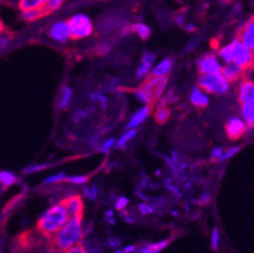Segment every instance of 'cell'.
<instances>
[{"label": "cell", "mask_w": 254, "mask_h": 253, "mask_svg": "<svg viewBox=\"0 0 254 253\" xmlns=\"http://www.w3.org/2000/svg\"><path fill=\"white\" fill-rule=\"evenodd\" d=\"M185 29H186L187 32H195L196 27L193 23H186V24H185Z\"/></svg>", "instance_id": "c3c4849f"}, {"label": "cell", "mask_w": 254, "mask_h": 253, "mask_svg": "<svg viewBox=\"0 0 254 253\" xmlns=\"http://www.w3.org/2000/svg\"><path fill=\"white\" fill-rule=\"evenodd\" d=\"M168 78L167 76H148L140 85V89L148 95L151 104L156 103V101L161 100L163 92H165L166 87H167Z\"/></svg>", "instance_id": "5b68a950"}, {"label": "cell", "mask_w": 254, "mask_h": 253, "mask_svg": "<svg viewBox=\"0 0 254 253\" xmlns=\"http://www.w3.org/2000/svg\"><path fill=\"white\" fill-rule=\"evenodd\" d=\"M240 114L248 127L254 128V103L242 104L240 106Z\"/></svg>", "instance_id": "ffe728a7"}, {"label": "cell", "mask_w": 254, "mask_h": 253, "mask_svg": "<svg viewBox=\"0 0 254 253\" xmlns=\"http://www.w3.org/2000/svg\"><path fill=\"white\" fill-rule=\"evenodd\" d=\"M238 39L254 53V17H252L246 24L240 27L238 32Z\"/></svg>", "instance_id": "8fae6325"}, {"label": "cell", "mask_w": 254, "mask_h": 253, "mask_svg": "<svg viewBox=\"0 0 254 253\" xmlns=\"http://www.w3.org/2000/svg\"><path fill=\"white\" fill-rule=\"evenodd\" d=\"M1 33H4V24H3V22L0 20V34Z\"/></svg>", "instance_id": "681fc988"}, {"label": "cell", "mask_w": 254, "mask_h": 253, "mask_svg": "<svg viewBox=\"0 0 254 253\" xmlns=\"http://www.w3.org/2000/svg\"><path fill=\"white\" fill-rule=\"evenodd\" d=\"M70 27V36L73 39H84L87 38L94 32V24L90 19L89 15L84 13H78L72 15L67 20Z\"/></svg>", "instance_id": "3957f363"}, {"label": "cell", "mask_w": 254, "mask_h": 253, "mask_svg": "<svg viewBox=\"0 0 254 253\" xmlns=\"http://www.w3.org/2000/svg\"><path fill=\"white\" fill-rule=\"evenodd\" d=\"M171 111L168 109L167 105H162V104H159L157 106L156 111H154V120H156L158 124H165L168 119H170Z\"/></svg>", "instance_id": "603a6c76"}, {"label": "cell", "mask_w": 254, "mask_h": 253, "mask_svg": "<svg viewBox=\"0 0 254 253\" xmlns=\"http://www.w3.org/2000/svg\"><path fill=\"white\" fill-rule=\"evenodd\" d=\"M135 251H137L135 246H128V247L123 248V250L115 251V253H134Z\"/></svg>", "instance_id": "bcb514c9"}, {"label": "cell", "mask_w": 254, "mask_h": 253, "mask_svg": "<svg viewBox=\"0 0 254 253\" xmlns=\"http://www.w3.org/2000/svg\"><path fill=\"white\" fill-rule=\"evenodd\" d=\"M9 43H10V36L6 34L5 32L0 34V50H5Z\"/></svg>", "instance_id": "60d3db41"}, {"label": "cell", "mask_w": 254, "mask_h": 253, "mask_svg": "<svg viewBox=\"0 0 254 253\" xmlns=\"http://www.w3.org/2000/svg\"><path fill=\"white\" fill-rule=\"evenodd\" d=\"M131 92H133V95H134L135 97H137V100L140 101L142 104H144V105H152L151 104V100H149L148 95L145 94L144 91H143L140 87H137V89H133L131 90Z\"/></svg>", "instance_id": "f546056e"}, {"label": "cell", "mask_w": 254, "mask_h": 253, "mask_svg": "<svg viewBox=\"0 0 254 253\" xmlns=\"http://www.w3.org/2000/svg\"><path fill=\"white\" fill-rule=\"evenodd\" d=\"M240 148H242V147H239V146H235V147H232V148H229V150H228V151H225V152L223 153V156H221V159L219 160V162L228 161V160H229V159H232L233 156H235V155H237V153L239 152Z\"/></svg>", "instance_id": "8d00e7d4"}, {"label": "cell", "mask_w": 254, "mask_h": 253, "mask_svg": "<svg viewBox=\"0 0 254 253\" xmlns=\"http://www.w3.org/2000/svg\"><path fill=\"white\" fill-rule=\"evenodd\" d=\"M61 204L64 206L70 218L82 217V214H84V201H82V198L80 195L75 194L67 196L61 201Z\"/></svg>", "instance_id": "30bf717a"}, {"label": "cell", "mask_w": 254, "mask_h": 253, "mask_svg": "<svg viewBox=\"0 0 254 253\" xmlns=\"http://www.w3.org/2000/svg\"><path fill=\"white\" fill-rule=\"evenodd\" d=\"M247 129H248V125L244 122L243 118L232 117L225 123V133L228 138L232 141L242 138L247 133Z\"/></svg>", "instance_id": "ba28073f"}, {"label": "cell", "mask_w": 254, "mask_h": 253, "mask_svg": "<svg viewBox=\"0 0 254 253\" xmlns=\"http://www.w3.org/2000/svg\"><path fill=\"white\" fill-rule=\"evenodd\" d=\"M230 47H232L233 64L238 65L243 71L253 67L254 53L249 48H247L239 39L237 38L234 41H232Z\"/></svg>", "instance_id": "8992f818"}, {"label": "cell", "mask_w": 254, "mask_h": 253, "mask_svg": "<svg viewBox=\"0 0 254 253\" xmlns=\"http://www.w3.org/2000/svg\"><path fill=\"white\" fill-rule=\"evenodd\" d=\"M67 182L73 185H82V184H86L87 181H89V176L86 175H78V176H67L66 178Z\"/></svg>", "instance_id": "d6a6232c"}, {"label": "cell", "mask_w": 254, "mask_h": 253, "mask_svg": "<svg viewBox=\"0 0 254 253\" xmlns=\"http://www.w3.org/2000/svg\"><path fill=\"white\" fill-rule=\"evenodd\" d=\"M197 69L198 73L202 75H216V74H221V66L220 61L218 60L214 53H206L202 57H200L197 61Z\"/></svg>", "instance_id": "52a82bcc"}, {"label": "cell", "mask_w": 254, "mask_h": 253, "mask_svg": "<svg viewBox=\"0 0 254 253\" xmlns=\"http://www.w3.org/2000/svg\"><path fill=\"white\" fill-rule=\"evenodd\" d=\"M11 253H14V252H11Z\"/></svg>", "instance_id": "816d5d0a"}, {"label": "cell", "mask_w": 254, "mask_h": 253, "mask_svg": "<svg viewBox=\"0 0 254 253\" xmlns=\"http://www.w3.org/2000/svg\"><path fill=\"white\" fill-rule=\"evenodd\" d=\"M115 145H117V141H115V138L106 139V141L103 143V145L99 146L98 151L100 153H108V152H110V150H112V148L114 147Z\"/></svg>", "instance_id": "e575fe53"}, {"label": "cell", "mask_w": 254, "mask_h": 253, "mask_svg": "<svg viewBox=\"0 0 254 253\" xmlns=\"http://www.w3.org/2000/svg\"><path fill=\"white\" fill-rule=\"evenodd\" d=\"M190 101L196 108H205V106L209 105V96L204 90H201L198 86H195L191 90Z\"/></svg>", "instance_id": "2e32d148"}, {"label": "cell", "mask_w": 254, "mask_h": 253, "mask_svg": "<svg viewBox=\"0 0 254 253\" xmlns=\"http://www.w3.org/2000/svg\"><path fill=\"white\" fill-rule=\"evenodd\" d=\"M171 240H163L156 243H145L140 248H138L134 253H161L168 245Z\"/></svg>", "instance_id": "e0dca14e"}, {"label": "cell", "mask_w": 254, "mask_h": 253, "mask_svg": "<svg viewBox=\"0 0 254 253\" xmlns=\"http://www.w3.org/2000/svg\"><path fill=\"white\" fill-rule=\"evenodd\" d=\"M173 19H175V22H176V24H179L180 27H181V25L186 24V18H185L184 14H181V13L176 14V15L173 17Z\"/></svg>", "instance_id": "f6af8a7d"}, {"label": "cell", "mask_w": 254, "mask_h": 253, "mask_svg": "<svg viewBox=\"0 0 254 253\" xmlns=\"http://www.w3.org/2000/svg\"><path fill=\"white\" fill-rule=\"evenodd\" d=\"M90 99H91L94 103L98 104V105H100L103 109H105L106 105H108V97L100 91L91 92V94H90Z\"/></svg>", "instance_id": "4316f807"}, {"label": "cell", "mask_w": 254, "mask_h": 253, "mask_svg": "<svg viewBox=\"0 0 254 253\" xmlns=\"http://www.w3.org/2000/svg\"><path fill=\"white\" fill-rule=\"evenodd\" d=\"M154 59H156V55L151 51H145L142 56V60H140V64L138 66L137 73L135 76L138 79H144L145 76L149 75V71H151L152 66H153Z\"/></svg>", "instance_id": "4fadbf2b"}, {"label": "cell", "mask_w": 254, "mask_h": 253, "mask_svg": "<svg viewBox=\"0 0 254 253\" xmlns=\"http://www.w3.org/2000/svg\"><path fill=\"white\" fill-rule=\"evenodd\" d=\"M67 176L64 172H59V173H55V175L50 176L45 180V185H52V184H60L62 181H66Z\"/></svg>", "instance_id": "4dcf8cb0"}, {"label": "cell", "mask_w": 254, "mask_h": 253, "mask_svg": "<svg viewBox=\"0 0 254 253\" xmlns=\"http://www.w3.org/2000/svg\"><path fill=\"white\" fill-rule=\"evenodd\" d=\"M138 210H139V213L142 215H148L154 212V206L148 203H140L139 205H138Z\"/></svg>", "instance_id": "f35d334b"}, {"label": "cell", "mask_w": 254, "mask_h": 253, "mask_svg": "<svg viewBox=\"0 0 254 253\" xmlns=\"http://www.w3.org/2000/svg\"><path fill=\"white\" fill-rule=\"evenodd\" d=\"M72 89H71L70 86H67V85L62 86L59 95V100H57V106H59V109L68 108L71 100H72Z\"/></svg>", "instance_id": "d6986e66"}, {"label": "cell", "mask_w": 254, "mask_h": 253, "mask_svg": "<svg viewBox=\"0 0 254 253\" xmlns=\"http://www.w3.org/2000/svg\"><path fill=\"white\" fill-rule=\"evenodd\" d=\"M84 236L82 217H72L67 220L64 228L53 237V245L60 251H68L75 246L81 245Z\"/></svg>", "instance_id": "7a4b0ae2"}, {"label": "cell", "mask_w": 254, "mask_h": 253, "mask_svg": "<svg viewBox=\"0 0 254 253\" xmlns=\"http://www.w3.org/2000/svg\"><path fill=\"white\" fill-rule=\"evenodd\" d=\"M66 253H87V251L84 246L78 245V246H75V247L70 248L68 251H66Z\"/></svg>", "instance_id": "7bdbcfd3"}, {"label": "cell", "mask_w": 254, "mask_h": 253, "mask_svg": "<svg viewBox=\"0 0 254 253\" xmlns=\"http://www.w3.org/2000/svg\"><path fill=\"white\" fill-rule=\"evenodd\" d=\"M243 70L240 69L238 65L233 64V62L232 64H226L225 66L223 67V70H221V75L224 76V79H225L226 81H229V83L238 81L242 76H243Z\"/></svg>", "instance_id": "5bb4252c"}, {"label": "cell", "mask_w": 254, "mask_h": 253, "mask_svg": "<svg viewBox=\"0 0 254 253\" xmlns=\"http://www.w3.org/2000/svg\"><path fill=\"white\" fill-rule=\"evenodd\" d=\"M130 31L133 32V33L137 34V36L139 37L140 39H143V41L148 39L149 37H151V33H152L151 28H149L148 25L144 24V23H142V22L134 23V24L130 27Z\"/></svg>", "instance_id": "44dd1931"}, {"label": "cell", "mask_w": 254, "mask_h": 253, "mask_svg": "<svg viewBox=\"0 0 254 253\" xmlns=\"http://www.w3.org/2000/svg\"><path fill=\"white\" fill-rule=\"evenodd\" d=\"M64 1H66V0H47V3H46L45 8L43 9L46 10V14L53 13V11L59 10Z\"/></svg>", "instance_id": "f1b7e54d"}, {"label": "cell", "mask_w": 254, "mask_h": 253, "mask_svg": "<svg viewBox=\"0 0 254 253\" xmlns=\"http://www.w3.org/2000/svg\"><path fill=\"white\" fill-rule=\"evenodd\" d=\"M172 60L170 59V57H167V59H163L162 61L158 62V64L156 65V66L153 67V70H152V76H167L168 74H170V71L172 70Z\"/></svg>", "instance_id": "ac0fdd59"}, {"label": "cell", "mask_w": 254, "mask_h": 253, "mask_svg": "<svg viewBox=\"0 0 254 253\" xmlns=\"http://www.w3.org/2000/svg\"><path fill=\"white\" fill-rule=\"evenodd\" d=\"M224 153V148L223 147H215L211 150V153H210V156H211L212 161H219L221 159Z\"/></svg>", "instance_id": "ab89813d"}, {"label": "cell", "mask_w": 254, "mask_h": 253, "mask_svg": "<svg viewBox=\"0 0 254 253\" xmlns=\"http://www.w3.org/2000/svg\"><path fill=\"white\" fill-rule=\"evenodd\" d=\"M47 15L45 9H31V10L22 11V18L25 22H34V20L41 19L42 17Z\"/></svg>", "instance_id": "cb8c5ba5"}, {"label": "cell", "mask_w": 254, "mask_h": 253, "mask_svg": "<svg viewBox=\"0 0 254 253\" xmlns=\"http://www.w3.org/2000/svg\"><path fill=\"white\" fill-rule=\"evenodd\" d=\"M17 184V177L9 171H0V185L3 187H10Z\"/></svg>", "instance_id": "484cf974"}, {"label": "cell", "mask_w": 254, "mask_h": 253, "mask_svg": "<svg viewBox=\"0 0 254 253\" xmlns=\"http://www.w3.org/2000/svg\"><path fill=\"white\" fill-rule=\"evenodd\" d=\"M137 133H138L137 129H127L126 133L122 134V137L118 139L117 147L120 148V150H124V148L127 147V145H128L130 141H133V138L137 136Z\"/></svg>", "instance_id": "d4e9b609"}, {"label": "cell", "mask_w": 254, "mask_h": 253, "mask_svg": "<svg viewBox=\"0 0 254 253\" xmlns=\"http://www.w3.org/2000/svg\"><path fill=\"white\" fill-rule=\"evenodd\" d=\"M105 218L110 224H114V213H113L112 210H108V212L105 213Z\"/></svg>", "instance_id": "7dc6e473"}, {"label": "cell", "mask_w": 254, "mask_h": 253, "mask_svg": "<svg viewBox=\"0 0 254 253\" xmlns=\"http://www.w3.org/2000/svg\"><path fill=\"white\" fill-rule=\"evenodd\" d=\"M47 253H64V251H53V252H51V251H48Z\"/></svg>", "instance_id": "f907efd6"}, {"label": "cell", "mask_w": 254, "mask_h": 253, "mask_svg": "<svg viewBox=\"0 0 254 253\" xmlns=\"http://www.w3.org/2000/svg\"><path fill=\"white\" fill-rule=\"evenodd\" d=\"M50 167V165L47 164H34V165H29V166H27L23 170V173L24 175H27V173H34V172H38V171H42V170H46V169H48Z\"/></svg>", "instance_id": "1f68e13d"}, {"label": "cell", "mask_w": 254, "mask_h": 253, "mask_svg": "<svg viewBox=\"0 0 254 253\" xmlns=\"http://www.w3.org/2000/svg\"><path fill=\"white\" fill-rule=\"evenodd\" d=\"M48 36L51 39L60 42V43L67 42L71 38L67 20H57V22L53 23L48 29Z\"/></svg>", "instance_id": "9c48e42d"}, {"label": "cell", "mask_w": 254, "mask_h": 253, "mask_svg": "<svg viewBox=\"0 0 254 253\" xmlns=\"http://www.w3.org/2000/svg\"><path fill=\"white\" fill-rule=\"evenodd\" d=\"M68 219H70V217H68L64 206L61 203H59L56 205L51 206L48 210H46L41 215V218L37 222V229L42 236L47 237V238H53L64 228Z\"/></svg>", "instance_id": "6da1fadb"}, {"label": "cell", "mask_w": 254, "mask_h": 253, "mask_svg": "<svg viewBox=\"0 0 254 253\" xmlns=\"http://www.w3.org/2000/svg\"><path fill=\"white\" fill-rule=\"evenodd\" d=\"M109 51L110 45H108V43H100V45L98 46V48H96V52H98L99 55H106Z\"/></svg>", "instance_id": "b9f144b4"}, {"label": "cell", "mask_w": 254, "mask_h": 253, "mask_svg": "<svg viewBox=\"0 0 254 253\" xmlns=\"http://www.w3.org/2000/svg\"><path fill=\"white\" fill-rule=\"evenodd\" d=\"M238 100L240 104L254 103V83L243 80L238 87Z\"/></svg>", "instance_id": "7c38bea8"}, {"label": "cell", "mask_w": 254, "mask_h": 253, "mask_svg": "<svg viewBox=\"0 0 254 253\" xmlns=\"http://www.w3.org/2000/svg\"><path fill=\"white\" fill-rule=\"evenodd\" d=\"M149 111H151V105H144L143 108H140L139 110L135 111L134 114H133V117L130 118V120H129L128 124H127V129L138 128V127L148 118Z\"/></svg>", "instance_id": "9a60e30c"}, {"label": "cell", "mask_w": 254, "mask_h": 253, "mask_svg": "<svg viewBox=\"0 0 254 253\" xmlns=\"http://www.w3.org/2000/svg\"><path fill=\"white\" fill-rule=\"evenodd\" d=\"M47 0H19L18 6L22 11L31 10V9H42L45 8Z\"/></svg>", "instance_id": "7402d4cb"}, {"label": "cell", "mask_w": 254, "mask_h": 253, "mask_svg": "<svg viewBox=\"0 0 254 253\" xmlns=\"http://www.w3.org/2000/svg\"><path fill=\"white\" fill-rule=\"evenodd\" d=\"M219 246H220V231L215 227L211 232V247L212 250H219Z\"/></svg>", "instance_id": "d590c367"}, {"label": "cell", "mask_w": 254, "mask_h": 253, "mask_svg": "<svg viewBox=\"0 0 254 253\" xmlns=\"http://www.w3.org/2000/svg\"><path fill=\"white\" fill-rule=\"evenodd\" d=\"M210 200H211V195H210L209 192H204V194L200 196V199H198V203L201 204V205H207V204L210 203Z\"/></svg>", "instance_id": "ee69618b"}, {"label": "cell", "mask_w": 254, "mask_h": 253, "mask_svg": "<svg viewBox=\"0 0 254 253\" xmlns=\"http://www.w3.org/2000/svg\"><path fill=\"white\" fill-rule=\"evenodd\" d=\"M198 87L212 95H224L228 92L230 83L224 79L221 74L216 75H202L198 78Z\"/></svg>", "instance_id": "277c9868"}, {"label": "cell", "mask_w": 254, "mask_h": 253, "mask_svg": "<svg viewBox=\"0 0 254 253\" xmlns=\"http://www.w3.org/2000/svg\"><path fill=\"white\" fill-rule=\"evenodd\" d=\"M129 204V199L126 198V196H119V198H117V200L114 201V206L117 210H120V212H123L124 209L128 206Z\"/></svg>", "instance_id": "74e56055"}, {"label": "cell", "mask_w": 254, "mask_h": 253, "mask_svg": "<svg viewBox=\"0 0 254 253\" xmlns=\"http://www.w3.org/2000/svg\"><path fill=\"white\" fill-rule=\"evenodd\" d=\"M219 57L225 62V65L232 64L233 56H232V47H230V45L224 46V47H221L220 50H219Z\"/></svg>", "instance_id": "83f0119b"}, {"label": "cell", "mask_w": 254, "mask_h": 253, "mask_svg": "<svg viewBox=\"0 0 254 253\" xmlns=\"http://www.w3.org/2000/svg\"><path fill=\"white\" fill-rule=\"evenodd\" d=\"M84 195L86 196L89 200H95L99 195V187L96 185H92V186L85 187L84 189Z\"/></svg>", "instance_id": "836d02e7"}]
</instances>
